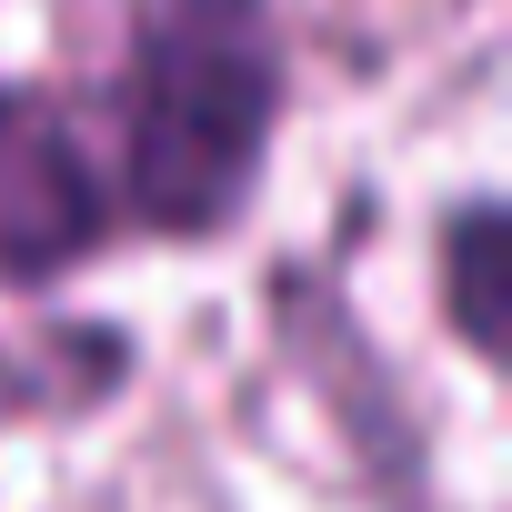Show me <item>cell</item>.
<instances>
[{"mask_svg": "<svg viewBox=\"0 0 512 512\" xmlns=\"http://www.w3.org/2000/svg\"><path fill=\"white\" fill-rule=\"evenodd\" d=\"M432 302H442V332L482 372L512 362V332H502V312H512V211H502V191H462L442 211V231H432Z\"/></svg>", "mask_w": 512, "mask_h": 512, "instance_id": "3", "label": "cell"}, {"mask_svg": "<svg viewBox=\"0 0 512 512\" xmlns=\"http://www.w3.org/2000/svg\"><path fill=\"white\" fill-rule=\"evenodd\" d=\"M292 121V41L272 0H131L111 61L121 231L211 251L251 221Z\"/></svg>", "mask_w": 512, "mask_h": 512, "instance_id": "1", "label": "cell"}, {"mask_svg": "<svg viewBox=\"0 0 512 512\" xmlns=\"http://www.w3.org/2000/svg\"><path fill=\"white\" fill-rule=\"evenodd\" d=\"M121 231L101 141L71 121L61 91L0 81V292H61Z\"/></svg>", "mask_w": 512, "mask_h": 512, "instance_id": "2", "label": "cell"}, {"mask_svg": "<svg viewBox=\"0 0 512 512\" xmlns=\"http://www.w3.org/2000/svg\"><path fill=\"white\" fill-rule=\"evenodd\" d=\"M121 372H131V342H121V332H71V352L0 342V432L91 412L101 392H121Z\"/></svg>", "mask_w": 512, "mask_h": 512, "instance_id": "4", "label": "cell"}]
</instances>
